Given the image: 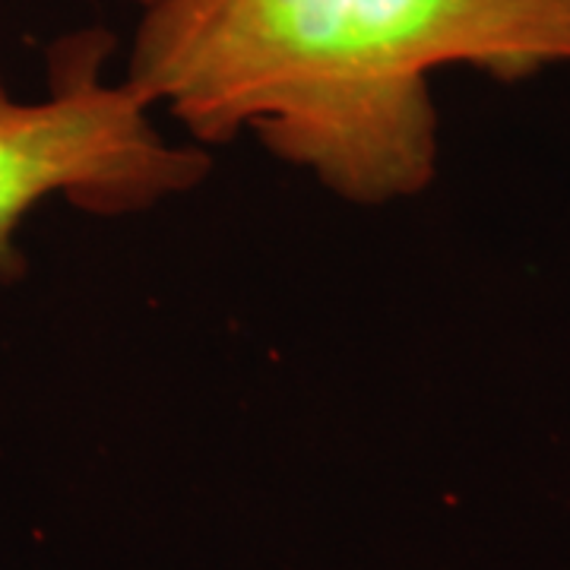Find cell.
I'll list each match as a JSON object with an SVG mask.
<instances>
[{"mask_svg": "<svg viewBox=\"0 0 570 570\" xmlns=\"http://www.w3.org/2000/svg\"><path fill=\"white\" fill-rule=\"evenodd\" d=\"M444 67H570V0H153L124 80L197 142L254 130L326 190L387 204L434 178Z\"/></svg>", "mask_w": 570, "mask_h": 570, "instance_id": "6da1fadb", "label": "cell"}, {"mask_svg": "<svg viewBox=\"0 0 570 570\" xmlns=\"http://www.w3.org/2000/svg\"><path fill=\"white\" fill-rule=\"evenodd\" d=\"M108 39L80 36L51 63V92L17 99L0 77V276H17V232L48 197L96 216H130L209 175L200 146L165 142L153 105L127 80L105 82Z\"/></svg>", "mask_w": 570, "mask_h": 570, "instance_id": "7a4b0ae2", "label": "cell"}, {"mask_svg": "<svg viewBox=\"0 0 570 570\" xmlns=\"http://www.w3.org/2000/svg\"><path fill=\"white\" fill-rule=\"evenodd\" d=\"M134 3H140V10H142V7H149L153 0H134Z\"/></svg>", "mask_w": 570, "mask_h": 570, "instance_id": "3957f363", "label": "cell"}]
</instances>
